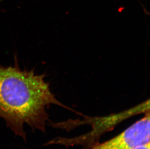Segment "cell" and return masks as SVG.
Segmentation results:
<instances>
[{
  "instance_id": "cell-1",
  "label": "cell",
  "mask_w": 150,
  "mask_h": 149,
  "mask_svg": "<svg viewBox=\"0 0 150 149\" xmlns=\"http://www.w3.org/2000/svg\"><path fill=\"white\" fill-rule=\"evenodd\" d=\"M45 76L34 70H22L18 65H0V119L25 142V124L33 131L45 133L50 122L47 108L50 105L70 110L55 98Z\"/></svg>"
},
{
  "instance_id": "cell-2",
  "label": "cell",
  "mask_w": 150,
  "mask_h": 149,
  "mask_svg": "<svg viewBox=\"0 0 150 149\" xmlns=\"http://www.w3.org/2000/svg\"><path fill=\"white\" fill-rule=\"evenodd\" d=\"M150 111L112 138L85 149H133L150 143Z\"/></svg>"
},
{
  "instance_id": "cell-3",
  "label": "cell",
  "mask_w": 150,
  "mask_h": 149,
  "mask_svg": "<svg viewBox=\"0 0 150 149\" xmlns=\"http://www.w3.org/2000/svg\"><path fill=\"white\" fill-rule=\"evenodd\" d=\"M150 143H149L146 144L144 145L137 147V148H134L133 149H150Z\"/></svg>"
}]
</instances>
